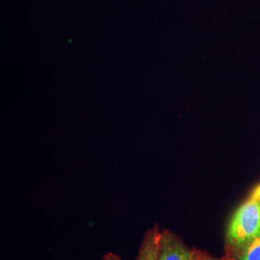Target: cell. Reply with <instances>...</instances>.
<instances>
[{"label":"cell","instance_id":"7a4b0ae2","mask_svg":"<svg viewBox=\"0 0 260 260\" xmlns=\"http://www.w3.org/2000/svg\"><path fill=\"white\" fill-rule=\"evenodd\" d=\"M194 254L182 240L169 231L161 233V245L158 260H190Z\"/></svg>","mask_w":260,"mask_h":260},{"label":"cell","instance_id":"8992f818","mask_svg":"<svg viewBox=\"0 0 260 260\" xmlns=\"http://www.w3.org/2000/svg\"><path fill=\"white\" fill-rule=\"evenodd\" d=\"M103 260H122L121 259V257H120L119 255H117V254H115V253H113V252H109V253H107V254H105L104 255V257H103Z\"/></svg>","mask_w":260,"mask_h":260},{"label":"cell","instance_id":"ba28073f","mask_svg":"<svg viewBox=\"0 0 260 260\" xmlns=\"http://www.w3.org/2000/svg\"><path fill=\"white\" fill-rule=\"evenodd\" d=\"M190 260H198V257H197V252H194V254H193L192 258Z\"/></svg>","mask_w":260,"mask_h":260},{"label":"cell","instance_id":"52a82bcc","mask_svg":"<svg viewBox=\"0 0 260 260\" xmlns=\"http://www.w3.org/2000/svg\"><path fill=\"white\" fill-rule=\"evenodd\" d=\"M251 198L260 200V185L257 186V187L253 190V192H252V194H251Z\"/></svg>","mask_w":260,"mask_h":260},{"label":"cell","instance_id":"6da1fadb","mask_svg":"<svg viewBox=\"0 0 260 260\" xmlns=\"http://www.w3.org/2000/svg\"><path fill=\"white\" fill-rule=\"evenodd\" d=\"M257 236H260V200L251 197L233 214L226 240L236 250Z\"/></svg>","mask_w":260,"mask_h":260},{"label":"cell","instance_id":"277c9868","mask_svg":"<svg viewBox=\"0 0 260 260\" xmlns=\"http://www.w3.org/2000/svg\"><path fill=\"white\" fill-rule=\"evenodd\" d=\"M237 260H260V236L236 249Z\"/></svg>","mask_w":260,"mask_h":260},{"label":"cell","instance_id":"5b68a950","mask_svg":"<svg viewBox=\"0 0 260 260\" xmlns=\"http://www.w3.org/2000/svg\"><path fill=\"white\" fill-rule=\"evenodd\" d=\"M197 257H198V260H229L214 258L212 256H209V255H207L205 253H202V252H197Z\"/></svg>","mask_w":260,"mask_h":260},{"label":"cell","instance_id":"3957f363","mask_svg":"<svg viewBox=\"0 0 260 260\" xmlns=\"http://www.w3.org/2000/svg\"><path fill=\"white\" fill-rule=\"evenodd\" d=\"M161 233L158 225L148 230L140 247L137 260H158L161 245Z\"/></svg>","mask_w":260,"mask_h":260}]
</instances>
